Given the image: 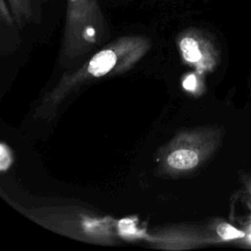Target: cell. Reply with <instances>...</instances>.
<instances>
[{
    "label": "cell",
    "instance_id": "1",
    "mask_svg": "<svg viewBox=\"0 0 251 251\" xmlns=\"http://www.w3.org/2000/svg\"><path fill=\"white\" fill-rule=\"evenodd\" d=\"M102 25L103 14L98 0H67L68 29L78 40L94 42Z\"/></svg>",
    "mask_w": 251,
    "mask_h": 251
},
{
    "label": "cell",
    "instance_id": "2",
    "mask_svg": "<svg viewBox=\"0 0 251 251\" xmlns=\"http://www.w3.org/2000/svg\"><path fill=\"white\" fill-rule=\"evenodd\" d=\"M179 49L183 58L190 63L211 66L216 62L214 45L196 32L187 33L179 40Z\"/></svg>",
    "mask_w": 251,
    "mask_h": 251
},
{
    "label": "cell",
    "instance_id": "3",
    "mask_svg": "<svg viewBox=\"0 0 251 251\" xmlns=\"http://www.w3.org/2000/svg\"><path fill=\"white\" fill-rule=\"evenodd\" d=\"M117 62V54L112 49H104L98 52L90 60L88 65V72L98 77L106 75L113 69Z\"/></svg>",
    "mask_w": 251,
    "mask_h": 251
},
{
    "label": "cell",
    "instance_id": "4",
    "mask_svg": "<svg viewBox=\"0 0 251 251\" xmlns=\"http://www.w3.org/2000/svg\"><path fill=\"white\" fill-rule=\"evenodd\" d=\"M198 154L190 149H178L171 153L168 157V163L171 167L178 170H187L198 165Z\"/></svg>",
    "mask_w": 251,
    "mask_h": 251
},
{
    "label": "cell",
    "instance_id": "5",
    "mask_svg": "<svg viewBox=\"0 0 251 251\" xmlns=\"http://www.w3.org/2000/svg\"><path fill=\"white\" fill-rule=\"evenodd\" d=\"M12 14L19 23L29 19L32 12L31 0H6Z\"/></svg>",
    "mask_w": 251,
    "mask_h": 251
},
{
    "label": "cell",
    "instance_id": "6",
    "mask_svg": "<svg viewBox=\"0 0 251 251\" xmlns=\"http://www.w3.org/2000/svg\"><path fill=\"white\" fill-rule=\"evenodd\" d=\"M217 233L223 240H240L245 237L246 232L237 229L227 223H222L217 226Z\"/></svg>",
    "mask_w": 251,
    "mask_h": 251
},
{
    "label": "cell",
    "instance_id": "7",
    "mask_svg": "<svg viewBox=\"0 0 251 251\" xmlns=\"http://www.w3.org/2000/svg\"><path fill=\"white\" fill-rule=\"evenodd\" d=\"M10 163H11V158H10L9 150L2 143L0 146V168H1V171L7 170L10 166Z\"/></svg>",
    "mask_w": 251,
    "mask_h": 251
},
{
    "label": "cell",
    "instance_id": "8",
    "mask_svg": "<svg viewBox=\"0 0 251 251\" xmlns=\"http://www.w3.org/2000/svg\"><path fill=\"white\" fill-rule=\"evenodd\" d=\"M183 87L187 90H194L196 87V78L194 75H189L183 80Z\"/></svg>",
    "mask_w": 251,
    "mask_h": 251
},
{
    "label": "cell",
    "instance_id": "9",
    "mask_svg": "<svg viewBox=\"0 0 251 251\" xmlns=\"http://www.w3.org/2000/svg\"><path fill=\"white\" fill-rule=\"evenodd\" d=\"M243 183H244L246 191L248 192V194L251 197V176H244L243 177Z\"/></svg>",
    "mask_w": 251,
    "mask_h": 251
},
{
    "label": "cell",
    "instance_id": "10",
    "mask_svg": "<svg viewBox=\"0 0 251 251\" xmlns=\"http://www.w3.org/2000/svg\"><path fill=\"white\" fill-rule=\"evenodd\" d=\"M241 243H243L244 245H247V246H251V232L249 233H246L245 237H243L242 239L239 240Z\"/></svg>",
    "mask_w": 251,
    "mask_h": 251
}]
</instances>
